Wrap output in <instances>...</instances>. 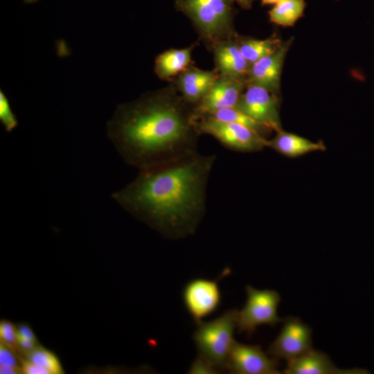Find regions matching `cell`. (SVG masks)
Instances as JSON below:
<instances>
[{"mask_svg":"<svg viewBox=\"0 0 374 374\" xmlns=\"http://www.w3.org/2000/svg\"><path fill=\"white\" fill-rule=\"evenodd\" d=\"M17 332L25 337L29 338L34 341H36V337L32 331V330L26 324H21L17 330Z\"/></svg>","mask_w":374,"mask_h":374,"instance_id":"cell-28","label":"cell"},{"mask_svg":"<svg viewBox=\"0 0 374 374\" xmlns=\"http://www.w3.org/2000/svg\"><path fill=\"white\" fill-rule=\"evenodd\" d=\"M0 121L6 131L10 132L18 125V121L13 113L9 100L2 90L0 91Z\"/></svg>","mask_w":374,"mask_h":374,"instance_id":"cell-22","label":"cell"},{"mask_svg":"<svg viewBox=\"0 0 374 374\" xmlns=\"http://www.w3.org/2000/svg\"><path fill=\"white\" fill-rule=\"evenodd\" d=\"M235 38L242 55L250 66L264 56L274 53L283 44L276 35L260 39L243 37L236 33Z\"/></svg>","mask_w":374,"mask_h":374,"instance_id":"cell-18","label":"cell"},{"mask_svg":"<svg viewBox=\"0 0 374 374\" xmlns=\"http://www.w3.org/2000/svg\"><path fill=\"white\" fill-rule=\"evenodd\" d=\"M267 147L289 157H296L315 151H324L326 148L321 141L313 142L304 137L283 131L267 141Z\"/></svg>","mask_w":374,"mask_h":374,"instance_id":"cell-17","label":"cell"},{"mask_svg":"<svg viewBox=\"0 0 374 374\" xmlns=\"http://www.w3.org/2000/svg\"><path fill=\"white\" fill-rule=\"evenodd\" d=\"M360 369L338 368L325 353L310 350L305 354L287 362L286 374H350L365 373Z\"/></svg>","mask_w":374,"mask_h":374,"instance_id":"cell-15","label":"cell"},{"mask_svg":"<svg viewBox=\"0 0 374 374\" xmlns=\"http://www.w3.org/2000/svg\"><path fill=\"white\" fill-rule=\"evenodd\" d=\"M216 156L197 152L139 170L112 199L170 238L193 233L206 205V188Z\"/></svg>","mask_w":374,"mask_h":374,"instance_id":"cell-2","label":"cell"},{"mask_svg":"<svg viewBox=\"0 0 374 374\" xmlns=\"http://www.w3.org/2000/svg\"><path fill=\"white\" fill-rule=\"evenodd\" d=\"M243 9H250L254 0H233Z\"/></svg>","mask_w":374,"mask_h":374,"instance_id":"cell-30","label":"cell"},{"mask_svg":"<svg viewBox=\"0 0 374 374\" xmlns=\"http://www.w3.org/2000/svg\"><path fill=\"white\" fill-rule=\"evenodd\" d=\"M278 360L264 353L259 345L233 343L226 369L235 374H278Z\"/></svg>","mask_w":374,"mask_h":374,"instance_id":"cell-10","label":"cell"},{"mask_svg":"<svg viewBox=\"0 0 374 374\" xmlns=\"http://www.w3.org/2000/svg\"><path fill=\"white\" fill-rule=\"evenodd\" d=\"M199 117H208L222 121L238 123L256 131L264 136L266 133L271 131L269 129L258 123L235 107L219 109Z\"/></svg>","mask_w":374,"mask_h":374,"instance_id":"cell-20","label":"cell"},{"mask_svg":"<svg viewBox=\"0 0 374 374\" xmlns=\"http://www.w3.org/2000/svg\"><path fill=\"white\" fill-rule=\"evenodd\" d=\"M21 368L22 373L25 374H50L46 369L29 359L22 362Z\"/></svg>","mask_w":374,"mask_h":374,"instance_id":"cell-26","label":"cell"},{"mask_svg":"<svg viewBox=\"0 0 374 374\" xmlns=\"http://www.w3.org/2000/svg\"><path fill=\"white\" fill-rule=\"evenodd\" d=\"M277 94L256 84H247L235 108L258 123L276 132L282 130Z\"/></svg>","mask_w":374,"mask_h":374,"instance_id":"cell-7","label":"cell"},{"mask_svg":"<svg viewBox=\"0 0 374 374\" xmlns=\"http://www.w3.org/2000/svg\"><path fill=\"white\" fill-rule=\"evenodd\" d=\"M194 108L170 82L119 104L107 122V138L139 170L197 152Z\"/></svg>","mask_w":374,"mask_h":374,"instance_id":"cell-1","label":"cell"},{"mask_svg":"<svg viewBox=\"0 0 374 374\" xmlns=\"http://www.w3.org/2000/svg\"><path fill=\"white\" fill-rule=\"evenodd\" d=\"M246 303L238 313L237 329L250 337L262 325L275 326L283 321L278 316L280 294L275 290H257L250 285L245 287Z\"/></svg>","mask_w":374,"mask_h":374,"instance_id":"cell-6","label":"cell"},{"mask_svg":"<svg viewBox=\"0 0 374 374\" xmlns=\"http://www.w3.org/2000/svg\"><path fill=\"white\" fill-rule=\"evenodd\" d=\"M305 6V0H282L269 10V21L283 27L293 26L303 17Z\"/></svg>","mask_w":374,"mask_h":374,"instance_id":"cell-19","label":"cell"},{"mask_svg":"<svg viewBox=\"0 0 374 374\" xmlns=\"http://www.w3.org/2000/svg\"><path fill=\"white\" fill-rule=\"evenodd\" d=\"M10 347L1 343L0 346V364L18 366V362L13 353L10 349Z\"/></svg>","mask_w":374,"mask_h":374,"instance_id":"cell-25","label":"cell"},{"mask_svg":"<svg viewBox=\"0 0 374 374\" xmlns=\"http://www.w3.org/2000/svg\"><path fill=\"white\" fill-rule=\"evenodd\" d=\"M235 35L217 43L211 49L215 69L221 75L247 80L250 64L242 55Z\"/></svg>","mask_w":374,"mask_h":374,"instance_id":"cell-14","label":"cell"},{"mask_svg":"<svg viewBox=\"0 0 374 374\" xmlns=\"http://www.w3.org/2000/svg\"><path fill=\"white\" fill-rule=\"evenodd\" d=\"M197 43L184 48H170L159 54L154 60V71L165 81L172 82L179 74L193 64L192 53Z\"/></svg>","mask_w":374,"mask_h":374,"instance_id":"cell-16","label":"cell"},{"mask_svg":"<svg viewBox=\"0 0 374 374\" xmlns=\"http://www.w3.org/2000/svg\"><path fill=\"white\" fill-rule=\"evenodd\" d=\"M195 125L200 135L212 136L225 148L233 151L253 152L267 147L268 140L264 136L238 123L199 117L196 118Z\"/></svg>","mask_w":374,"mask_h":374,"instance_id":"cell-5","label":"cell"},{"mask_svg":"<svg viewBox=\"0 0 374 374\" xmlns=\"http://www.w3.org/2000/svg\"><path fill=\"white\" fill-rule=\"evenodd\" d=\"M291 43V39L283 43L274 53L251 64L247 78V84L263 87L277 94L284 60Z\"/></svg>","mask_w":374,"mask_h":374,"instance_id":"cell-12","label":"cell"},{"mask_svg":"<svg viewBox=\"0 0 374 374\" xmlns=\"http://www.w3.org/2000/svg\"><path fill=\"white\" fill-rule=\"evenodd\" d=\"M184 306L197 324L220 307L222 293L217 280L197 278L188 281L182 291Z\"/></svg>","mask_w":374,"mask_h":374,"instance_id":"cell-9","label":"cell"},{"mask_svg":"<svg viewBox=\"0 0 374 374\" xmlns=\"http://www.w3.org/2000/svg\"><path fill=\"white\" fill-rule=\"evenodd\" d=\"M247 85L245 80L220 74L204 97L195 106V118L219 109L235 107Z\"/></svg>","mask_w":374,"mask_h":374,"instance_id":"cell-11","label":"cell"},{"mask_svg":"<svg viewBox=\"0 0 374 374\" xmlns=\"http://www.w3.org/2000/svg\"><path fill=\"white\" fill-rule=\"evenodd\" d=\"M220 73L214 69L206 71L190 65L172 82L184 98L195 106L204 97Z\"/></svg>","mask_w":374,"mask_h":374,"instance_id":"cell-13","label":"cell"},{"mask_svg":"<svg viewBox=\"0 0 374 374\" xmlns=\"http://www.w3.org/2000/svg\"><path fill=\"white\" fill-rule=\"evenodd\" d=\"M0 337L1 342L9 347L13 348L17 344V330L9 321H2L0 323Z\"/></svg>","mask_w":374,"mask_h":374,"instance_id":"cell-24","label":"cell"},{"mask_svg":"<svg viewBox=\"0 0 374 374\" xmlns=\"http://www.w3.org/2000/svg\"><path fill=\"white\" fill-rule=\"evenodd\" d=\"M28 359L46 369L50 374L63 373L62 366L57 357L51 351L39 348L30 351Z\"/></svg>","mask_w":374,"mask_h":374,"instance_id":"cell-21","label":"cell"},{"mask_svg":"<svg viewBox=\"0 0 374 374\" xmlns=\"http://www.w3.org/2000/svg\"><path fill=\"white\" fill-rule=\"evenodd\" d=\"M21 371V368L10 365L0 364L1 374H16Z\"/></svg>","mask_w":374,"mask_h":374,"instance_id":"cell-29","label":"cell"},{"mask_svg":"<svg viewBox=\"0 0 374 374\" xmlns=\"http://www.w3.org/2000/svg\"><path fill=\"white\" fill-rule=\"evenodd\" d=\"M218 373L219 369L199 354L193 361L188 372V373L192 374H213Z\"/></svg>","mask_w":374,"mask_h":374,"instance_id":"cell-23","label":"cell"},{"mask_svg":"<svg viewBox=\"0 0 374 374\" xmlns=\"http://www.w3.org/2000/svg\"><path fill=\"white\" fill-rule=\"evenodd\" d=\"M238 310L231 309L209 321L197 323L193 339L199 354L218 369L226 368L227 359L235 340Z\"/></svg>","mask_w":374,"mask_h":374,"instance_id":"cell-4","label":"cell"},{"mask_svg":"<svg viewBox=\"0 0 374 374\" xmlns=\"http://www.w3.org/2000/svg\"><path fill=\"white\" fill-rule=\"evenodd\" d=\"M280 1L282 0H261V4L262 6L271 5V4L275 5L276 3H278Z\"/></svg>","mask_w":374,"mask_h":374,"instance_id":"cell-31","label":"cell"},{"mask_svg":"<svg viewBox=\"0 0 374 374\" xmlns=\"http://www.w3.org/2000/svg\"><path fill=\"white\" fill-rule=\"evenodd\" d=\"M277 337L271 343L267 354L287 362L305 354L312 348V329L297 317H288Z\"/></svg>","mask_w":374,"mask_h":374,"instance_id":"cell-8","label":"cell"},{"mask_svg":"<svg viewBox=\"0 0 374 374\" xmlns=\"http://www.w3.org/2000/svg\"><path fill=\"white\" fill-rule=\"evenodd\" d=\"M17 344L24 350L31 351L35 348L36 341L25 337L17 332Z\"/></svg>","mask_w":374,"mask_h":374,"instance_id":"cell-27","label":"cell"},{"mask_svg":"<svg viewBox=\"0 0 374 374\" xmlns=\"http://www.w3.org/2000/svg\"><path fill=\"white\" fill-rule=\"evenodd\" d=\"M233 0H175L176 9L191 21L209 51L217 43L233 37Z\"/></svg>","mask_w":374,"mask_h":374,"instance_id":"cell-3","label":"cell"},{"mask_svg":"<svg viewBox=\"0 0 374 374\" xmlns=\"http://www.w3.org/2000/svg\"><path fill=\"white\" fill-rule=\"evenodd\" d=\"M37 0H24L26 3H31L37 1Z\"/></svg>","mask_w":374,"mask_h":374,"instance_id":"cell-32","label":"cell"}]
</instances>
